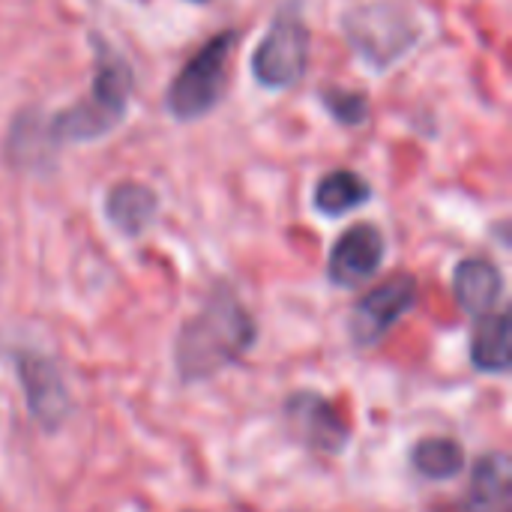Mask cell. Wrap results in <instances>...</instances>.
Segmentation results:
<instances>
[{
    "mask_svg": "<svg viewBox=\"0 0 512 512\" xmlns=\"http://www.w3.org/2000/svg\"><path fill=\"white\" fill-rule=\"evenodd\" d=\"M105 213L111 219V225L123 234H141L153 213H156V195L141 186V183H120L111 189Z\"/></svg>",
    "mask_w": 512,
    "mask_h": 512,
    "instance_id": "obj_12",
    "label": "cell"
},
{
    "mask_svg": "<svg viewBox=\"0 0 512 512\" xmlns=\"http://www.w3.org/2000/svg\"><path fill=\"white\" fill-rule=\"evenodd\" d=\"M132 90V72L120 54H114L108 45H99L96 51V78L93 90L84 102L72 105L60 117H54V138L57 141H90L114 129L129 105Z\"/></svg>",
    "mask_w": 512,
    "mask_h": 512,
    "instance_id": "obj_2",
    "label": "cell"
},
{
    "mask_svg": "<svg viewBox=\"0 0 512 512\" xmlns=\"http://www.w3.org/2000/svg\"><path fill=\"white\" fill-rule=\"evenodd\" d=\"M456 512H512V468L507 453H489L474 465L471 492Z\"/></svg>",
    "mask_w": 512,
    "mask_h": 512,
    "instance_id": "obj_9",
    "label": "cell"
},
{
    "mask_svg": "<svg viewBox=\"0 0 512 512\" xmlns=\"http://www.w3.org/2000/svg\"><path fill=\"white\" fill-rule=\"evenodd\" d=\"M453 294L462 312L480 318L495 312L501 294H504V276L501 270L486 258H468L453 273Z\"/></svg>",
    "mask_w": 512,
    "mask_h": 512,
    "instance_id": "obj_10",
    "label": "cell"
},
{
    "mask_svg": "<svg viewBox=\"0 0 512 512\" xmlns=\"http://www.w3.org/2000/svg\"><path fill=\"white\" fill-rule=\"evenodd\" d=\"M372 189L369 183L354 174V171H330L318 189H315V207L324 213V216H342V213H351L357 207H363L369 201Z\"/></svg>",
    "mask_w": 512,
    "mask_h": 512,
    "instance_id": "obj_13",
    "label": "cell"
},
{
    "mask_svg": "<svg viewBox=\"0 0 512 512\" xmlns=\"http://www.w3.org/2000/svg\"><path fill=\"white\" fill-rule=\"evenodd\" d=\"M21 381H24L27 408H30L33 420L42 423L45 429L60 426L63 417L69 414L72 402H69V393H66L57 369L39 357H27L21 363Z\"/></svg>",
    "mask_w": 512,
    "mask_h": 512,
    "instance_id": "obj_8",
    "label": "cell"
},
{
    "mask_svg": "<svg viewBox=\"0 0 512 512\" xmlns=\"http://www.w3.org/2000/svg\"><path fill=\"white\" fill-rule=\"evenodd\" d=\"M288 423L300 444L318 453H342L348 447L351 429L330 399L321 393H294L285 405Z\"/></svg>",
    "mask_w": 512,
    "mask_h": 512,
    "instance_id": "obj_6",
    "label": "cell"
},
{
    "mask_svg": "<svg viewBox=\"0 0 512 512\" xmlns=\"http://www.w3.org/2000/svg\"><path fill=\"white\" fill-rule=\"evenodd\" d=\"M306 63H309V30L297 15H291V18H279L258 42L252 57V72L264 87H291L303 78Z\"/></svg>",
    "mask_w": 512,
    "mask_h": 512,
    "instance_id": "obj_4",
    "label": "cell"
},
{
    "mask_svg": "<svg viewBox=\"0 0 512 512\" xmlns=\"http://www.w3.org/2000/svg\"><path fill=\"white\" fill-rule=\"evenodd\" d=\"M237 30H225L213 36L171 81L168 87V111L177 120H195L207 111L216 108L225 90V75H228V60L237 45Z\"/></svg>",
    "mask_w": 512,
    "mask_h": 512,
    "instance_id": "obj_3",
    "label": "cell"
},
{
    "mask_svg": "<svg viewBox=\"0 0 512 512\" xmlns=\"http://www.w3.org/2000/svg\"><path fill=\"white\" fill-rule=\"evenodd\" d=\"M417 279L408 273H399L387 279L384 285L372 288L366 297L357 300L351 312V336L360 348H369L381 342L414 306H417Z\"/></svg>",
    "mask_w": 512,
    "mask_h": 512,
    "instance_id": "obj_5",
    "label": "cell"
},
{
    "mask_svg": "<svg viewBox=\"0 0 512 512\" xmlns=\"http://www.w3.org/2000/svg\"><path fill=\"white\" fill-rule=\"evenodd\" d=\"M411 465L426 480H453L465 471V450L453 438H423L411 450Z\"/></svg>",
    "mask_w": 512,
    "mask_h": 512,
    "instance_id": "obj_14",
    "label": "cell"
},
{
    "mask_svg": "<svg viewBox=\"0 0 512 512\" xmlns=\"http://www.w3.org/2000/svg\"><path fill=\"white\" fill-rule=\"evenodd\" d=\"M324 105H327V111L339 123H348V126L363 123L366 114H369L366 96L363 93H354V90H324Z\"/></svg>",
    "mask_w": 512,
    "mask_h": 512,
    "instance_id": "obj_15",
    "label": "cell"
},
{
    "mask_svg": "<svg viewBox=\"0 0 512 512\" xmlns=\"http://www.w3.org/2000/svg\"><path fill=\"white\" fill-rule=\"evenodd\" d=\"M384 255H387L384 234L375 225L360 222L336 240L330 252V267H327L330 282L339 288H357L378 273V267L384 264Z\"/></svg>",
    "mask_w": 512,
    "mask_h": 512,
    "instance_id": "obj_7",
    "label": "cell"
},
{
    "mask_svg": "<svg viewBox=\"0 0 512 512\" xmlns=\"http://www.w3.org/2000/svg\"><path fill=\"white\" fill-rule=\"evenodd\" d=\"M255 345V321L243 303L219 288L207 303L189 318L174 342V366L180 381H204L237 363Z\"/></svg>",
    "mask_w": 512,
    "mask_h": 512,
    "instance_id": "obj_1",
    "label": "cell"
},
{
    "mask_svg": "<svg viewBox=\"0 0 512 512\" xmlns=\"http://www.w3.org/2000/svg\"><path fill=\"white\" fill-rule=\"evenodd\" d=\"M471 360L480 372L504 375L512 366V321L510 312L480 315L471 339Z\"/></svg>",
    "mask_w": 512,
    "mask_h": 512,
    "instance_id": "obj_11",
    "label": "cell"
}]
</instances>
